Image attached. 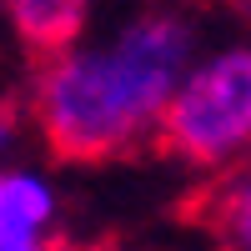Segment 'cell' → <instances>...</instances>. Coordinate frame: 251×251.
<instances>
[{
    "label": "cell",
    "mask_w": 251,
    "mask_h": 251,
    "mask_svg": "<svg viewBox=\"0 0 251 251\" xmlns=\"http://www.w3.org/2000/svg\"><path fill=\"white\" fill-rule=\"evenodd\" d=\"M226 5H231L236 20H246V25H251V0H226Z\"/></svg>",
    "instance_id": "8"
},
{
    "label": "cell",
    "mask_w": 251,
    "mask_h": 251,
    "mask_svg": "<svg viewBox=\"0 0 251 251\" xmlns=\"http://www.w3.org/2000/svg\"><path fill=\"white\" fill-rule=\"evenodd\" d=\"M40 251H121L116 236H50V241H40Z\"/></svg>",
    "instance_id": "6"
},
{
    "label": "cell",
    "mask_w": 251,
    "mask_h": 251,
    "mask_svg": "<svg viewBox=\"0 0 251 251\" xmlns=\"http://www.w3.org/2000/svg\"><path fill=\"white\" fill-rule=\"evenodd\" d=\"M15 136V96L0 100V151H5V141Z\"/></svg>",
    "instance_id": "7"
},
{
    "label": "cell",
    "mask_w": 251,
    "mask_h": 251,
    "mask_svg": "<svg viewBox=\"0 0 251 251\" xmlns=\"http://www.w3.org/2000/svg\"><path fill=\"white\" fill-rule=\"evenodd\" d=\"M0 10L15 25L20 46L40 55V66H46V60L71 55V40L86 25L91 0H0Z\"/></svg>",
    "instance_id": "4"
},
{
    "label": "cell",
    "mask_w": 251,
    "mask_h": 251,
    "mask_svg": "<svg viewBox=\"0 0 251 251\" xmlns=\"http://www.w3.org/2000/svg\"><path fill=\"white\" fill-rule=\"evenodd\" d=\"M176 216L206 231L221 251H251V156L236 161L226 176L191 186L176 201Z\"/></svg>",
    "instance_id": "3"
},
{
    "label": "cell",
    "mask_w": 251,
    "mask_h": 251,
    "mask_svg": "<svg viewBox=\"0 0 251 251\" xmlns=\"http://www.w3.org/2000/svg\"><path fill=\"white\" fill-rule=\"evenodd\" d=\"M50 216V191L30 176H0V251L35 241V226Z\"/></svg>",
    "instance_id": "5"
},
{
    "label": "cell",
    "mask_w": 251,
    "mask_h": 251,
    "mask_svg": "<svg viewBox=\"0 0 251 251\" xmlns=\"http://www.w3.org/2000/svg\"><path fill=\"white\" fill-rule=\"evenodd\" d=\"M156 156L186 166H226L251 151V50H221L181 80L151 126Z\"/></svg>",
    "instance_id": "2"
},
{
    "label": "cell",
    "mask_w": 251,
    "mask_h": 251,
    "mask_svg": "<svg viewBox=\"0 0 251 251\" xmlns=\"http://www.w3.org/2000/svg\"><path fill=\"white\" fill-rule=\"evenodd\" d=\"M30 116L60 166H111L141 151L156 106L121 75L111 55L46 60L30 91Z\"/></svg>",
    "instance_id": "1"
}]
</instances>
